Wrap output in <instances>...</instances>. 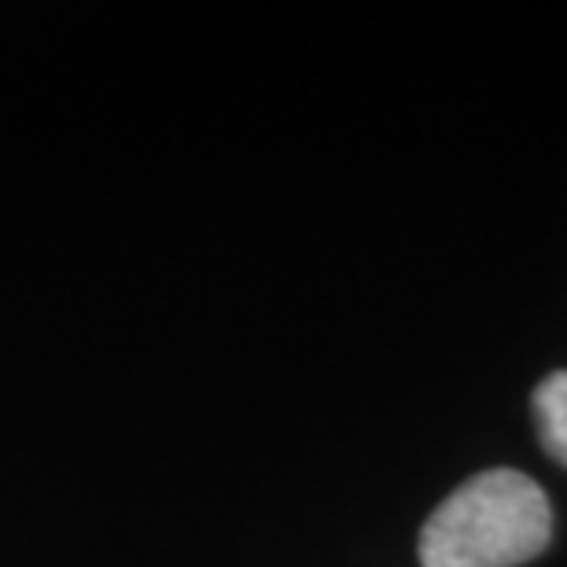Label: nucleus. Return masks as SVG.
<instances>
[{"label":"nucleus","instance_id":"nucleus-1","mask_svg":"<svg viewBox=\"0 0 567 567\" xmlns=\"http://www.w3.org/2000/svg\"><path fill=\"white\" fill-rule=\"evenodd\" d=\"M553 538L546 491L524 472L491 468L461 483L421 530L424 567H519Z\"/></svg>","mask_w":567,"mask_h":567},{"label":"nucleus","instance_id":"nucleus-2","mask_svg":"<svg viewBox=\"0 0 567 567\" xmlns=\"http://www.w3.org/2000/svg\"><path fill=\"white\" fill-rule=\"evenodd\" d=\"M535 424L546 453L567 468V369L553 372L535 391Z\"/></svg>","mask_w":567,"mask_h":567}]
</instances>
